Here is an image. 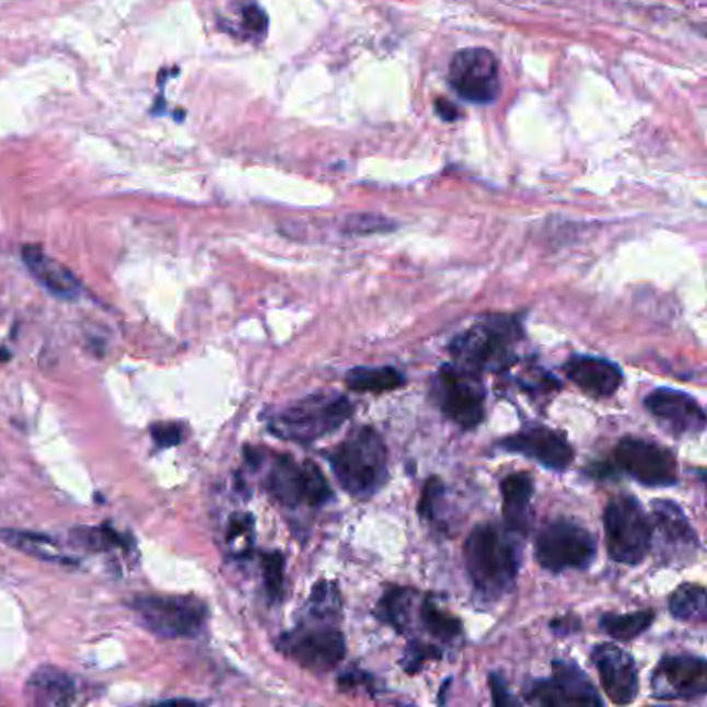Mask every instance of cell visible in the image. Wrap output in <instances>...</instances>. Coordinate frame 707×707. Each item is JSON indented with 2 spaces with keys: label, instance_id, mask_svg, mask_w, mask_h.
<instances>
[{
  "label": "cell",
  "instance_id": "1",
  "mask_svg": "<svg viewBox=\"0 0 707 707\" xmlns=\"http://www.w3.org/2000/svg\"><path fill=\"white\" fill-rule=\"evenodd\" d=\"M521 535L484 523L465 542V565L473 590L486 602H496L512 590L521 567Z\"/></svg>",
  "mask_w": 707,
  "mask_h": 707
},
{
  "label": "cell",
  "instance_id": "2",
  "mask_svg": "<svg viewBox=\"0 0 707 707\" xmlns=\"http://www.w3.org/2000/svg\"><path fill=\"white\" fill-rule=\"evenodd\" d=\"M523 340V324L517 315L494 314L477 320L465 333L452 338L454 366L470 372H502L517 361Z\"/></svg>",
  "mask_w": 707,
  "mask_h": 707
},
{
  "label": "cell",
  "instance_id": "3",
  "mask_svg": "<svg viewBox=\"0 0 707 707\" xmlns=\"http://www.w3.org/2000/svg\"><path fill=\"white\" fill-rule=\"evenodd\" d=\"M328 463L343 490L354 498H370L389 482V452L384 440L368 426L355 430L343 444L328 452Z\"/></svg>",
  "mask_w": 707,
  "mask_h": 707
},
{
  "label": "cell",
  "instance_id": "4",
  "mask_svg": "<svg viewBox=\"0 0 707 707\" xmlns=\"http://www.w3.org/2000/svg\"><path fill=\"white\" fill-rule=\"evenodd\" d=\"M354 415V405L343 394H310L268 419V430L299 444L315 442L336 432Z\"/></svg>",
  "mask_w": 707,
  "mask_h": 707
},
{
  "label": "cell",
  "instance_id": "5",
  "mask_svg": "<svg viewBox=\"0 0 707 707\" xmlns=\"http://www.w3.org/2000/svg\"><path fill=\"white\" fill-rule=\"evenodd\" d=\"M336 623L338 621L303 616L295 629L285 633L278 639V649L301 669L315 674L331 672L343 662L347 653L345 635Z\"/></svg>",
  "mask_w": 707,
  "mask_h": 707
},
{
  "label": "cell",
  "instance_id": "6",
  "mask_svg": "<svg viewBox=\"0 0 707 707\" xmlns=\"http://www.w3.org/2000/svg\"><path fill=\"white\" fill-rule=\"evenodd\" d=\"M606 546L612 560L639 565L653 546V523L633 496H616L604 509Z\"/></svg>",
  "mask_w": 707,
  "mask_h": 707
},
{
  "label": "cell",
  "instance_id": "7",
  "mask_svg": "<svg viewBox=\"0 0 707 707\" xmlns=\"http://www.w3.org/2000/svg\"><path fill=\"white\" fill-rule=\"evenodd\" d=\"M141 627L164 639L196 637L206 625V606L196 598L141 595L131 602Z\"/></svg>",
  "mask_w": 707,
  "mask_h": 707
},
{
  "label": "cell",
  "instance_id": "8",
  "mask_svg": "<svg viewBox=\"0 0 707 707\" xmlns=\"http://www.w3.org/2000/svg\"><path fill=\"white\" fill-rule=\"evenodd\" d=\"M432 393L440 412L463 430H473L482 424L486 391L479 373L454 363L442 366L433 378Z\"/></svg>",
  "mask_w": 707,
  "mask_h": 707
},
{
  "label": "cell",
  "instance_id": "9",
  "mask_svg": "<svg viewBox=\"0 0 707 707\" xmlns=\"http://www.w3.org/2000/svg\"><path fill=\"white\" fill-rule=\"evenodd\" d=\"M598 544L590 531L569 519L552 521L540 531L535 542V558L546 570H583L595 558Z\"/></svg>",
  "mask_w": 707,
  "mask_h": 707
},
{
  "label": "cell",
  "instance_id": "10",
  "mask_svg": "<svg viewBox=\"0 0 707 707\" xmlns=\"http://www.w3.org/2000/svg\"><path fill=\"white\" fill-rule=\"evenodd\" d=\"M268 490L282 507L289 509H317L333 498L331 486L315 463H297L295 459L287 454L276 456L268 475Z\"/></svg>",
  "mask_w": 707,
  "mask_h": 707
},
{
  "label": "cell",
  "instance_id": "11",
  "mask_svg": "<svg viewBox=\"0 0 707 707\" xmlns=\"http://www.w3.org/2000/svg\"><path fill=\"white\" fill-rule=\"evenodd\" d=\"M614 463L635 482L649 488H667L679 482L676 456L644 438H623L614 449Z\"/></svg>",
  "mask_w": 707,
  "mask_h": 707
},
{
  "label": "cell",
  "instance_id": "12",
  "mask_svg": "<svg viewBox=\"0 0 707 707\" xmlns=\"http://www.w3.org/2000/svg\"><path fill=\"white\" fill-rule=\"evenodd\" d=\"M452 90L467 102L490 104L500 94V65L488 48L459 50L449 69Z\"/></svg>",
  "mask_w": 707,
  "mask_h": 707
},
{
  "label": "cell",
  "instance_id": "13",
  "mask_svg": "<svg viewBox=\"0 0 707 707\" xmlns=\"http://www.w3.org/2000/svg\"><path fill=\"white\" fill-rule=\"evenodd\" d=\"M552 679L537 681L528 691V702L537 706H602V697L586 672L567 660L552 664Z\"/></svg>",
  "mask_w": 707,
  "mask_h": 707
},
{
  "label": "cell",
  "instance_id": "14",
  "mask_svg": "<svg viewBox=\"0 0 707 707\" xmlns=\"http://www.w3.org/2000/svg\"><path fill=\"white\" fill-rule=\"evenodd\" d=\"M498 447L502 451L525 454L528 459L544 465L552 472H565L575 459V451L563 433L554 432L550 428L537 426V424L525 426L523 430L500 440Z\"/></svg>",
  "mask_w": 707,
  "mask_h": 707
},
{
  "label": "cell",
  "instance_id": "15",
  "mask_svg": "<svg viewBox=\"0 0 707 707\" xmlns=\"http://www.w3.org/2000/svg\"><path fill=\"white\" fill-rule=\"evenodd\" d=\"M706 662L697 656H667L653 672V695L660 699H695L707 688Z\"/></svg>",
  "mask_w": 707,
  "mask_h": 707
},
{
  "label": "cell",
  "instance_id": "16",
  "mask_svg": "<svg viewBox=\"0 0 707 707\" xmlns=\"http://www.w3.org/2000/svg\"><path fill=\"white\" fill-rule=\"evenodd\" d=\"M653 531H658L660 554L670 563H688L693 560L695 552L699 550V537L691 523L681 511L679 505L670 500H656L653 502Z\"/></svg>",
  "mask_w": 707,
  "mask_h": 707
},
{
  "label": "cell",
  "instance_id": "17",
  "mask_svg": "<svg viewBox=\"0 0 707 707\" xmlns=\"http://www.w3.org/2000/svg\"><path fill=\"white\" fill-rule=\"evenodd\" d=\"M591 660L598 669L602 687L614 704L627 706L637 697V691H639L637 667L625 649L604 644L591 651Z\"/></svg>",
  "mask_w": 707,
  "mask_h": 707
},
{
  "label": "cell",
  "instance_id": "18",
  "mask_svg": "<svg viewBox=\"0 0 707 707\" xmlns=\"http://www.w3.org/2000/svg\"><path fill=\"white\" fill-rule=\"evenodd\" d=\"M646 407L676 436H699L706 430V413L687 393L658 389L646 396Z\"/></svg>",
  "mask_w": 707,
  "mask_h": 707
},
{
  "label": "cell",
  "instance_id": "19",
  "mask_svg": "<svg viewBox=\"0 0 707 707\" xmlns=\"http://www.w3.org/2000/svg\"><path fill=\"white\" fill-rule=\"evenodd\" d=\"M565 373L581 391L593 398L612 396L623 384V372L616 363L602 357L577 355L565 363Z\"/></svg>",
  "mask_w": 707,
  "mask_h": 707
},
{
  "label": "cell",
  "instance_id": "20",
  "mask_svg": "<svg viewBox=\"0 0 707 707\" xmlns=\"http://www.w3.org/2000/svg\"><path fill=\"white\" fill-rule=\"evenodd\" d=\"M23 262L27 270L38 280L39 285L60 299H76L81 293V282L59 259L46 256L36 245L23 247Z\"/></svg>",
  "mask_w": 707,
  "mask_h": 707
},
{
  "label": "cell",
  "instance_id": "21",
  "mask_svg": "<svg viewBox=\"0 0 707 707\" xmlns=\"http://www.w3.org/2000/svg\"><path fill=\"white\" fill-rule=\"evenodd\" d=\"M500 491L507 530L523 537L530 525V505L533 496V479L530 473L517 472L507 475L500 484Z\"/></svg>",
  "mask_w": 707,
  "mask_h": 707
},
{
  "label": "cell",
  "instance_id": "22",
  "mask_svg": "<svg viewBox=\"0 0 707 707\" xmlns=\"http://www.w3.org/2000/svg\"><path fill=\"white\" fill-rule=\"evenodd\" d=\"M27 695L39 706H69L76 702L78 685L65 670L42 667L30 676Z\"/></svg>",
  "mask_w": 707,
  "mask_h": 707
},
{
  "label": "cell",
  "instance_id": "23",
  "mask_svg": "<svg viewBox=\"0 0 707 707\" xmlns=\"http://www.w3.org/2000/svg\"><path fill=\"white\" fill-rule=\"evenodd\" d=\"M345 382H347V389L354 393L382 394L393 393L396 389L405 386L407 380L398 370L382 366V368H354L347 373Z\"/></svg>",
  "mask_w": 707,
  "mask_h": 707
},
{
  "label": "cell",
  "instance_id": "24",
  "mask_svg": "<svg viewBox=\"0 0 707 707\" xmlns=\"http://www.w3.org/2000/svg\"><path fill=\"white\" fill-rule=\"evenodd\" d=\"M0 542H4L7 546H11L15 550L32 554L39 560H53V563H69L71 560L60 552L55 540L39 535V533H32V531L0 530Z\"/></svg>",
  "mask_w": 707,
  "mask_h": 707
},
{
  "label": "cell",
  "instance_id": "25",
  "mask_svg": "<svg viewBox=\"0 0 707 707\" xmlns=\"http://www.w3.org/2000/svg\"><path fill=\"white\" fill-rule=\"evenodd\" d=\"M419 618H421V627L426 629V633L442 641V644H452L461 637L463 633V627H461V621L454 618L451 612H447L444 609H440L433 598H426L419 606Z\"/></svg>",
  "mask_w": 707,
  "mask_h": 707
},
{
  "label": "cell",
  "instance_id": "26",
  "mask_svg": "<svg viewBox=\"0 0 707 707\" xmlns=\"http://www.w3.org/2000/svg\"><path fill=\"white\" fill-rule=\"evenodd\" d=\"M670 614L683 623H706L707 598L702 586H681L670 598Z\"/></svg>",
  "mask_w": 707,
  "mask_h": 707
},
{
  "label": "cell",
  "instance_id": "27",
  "mask_svg": "<svg viewBox=\"0 0 707 707\" xmlns=\"http://www.w3.org/2000/svg\"><path fill=\"white\" fill-rule=\"evenodd\" d=\"M653 616L656 614L651 610H639L630 614H604L600 621V627L604 633H609L612 639L630 641L651 627Z\"/></svg>",
  "mask_w": 707,
  "mask_h": 707
},
{
  "label": "cell",
  "instance_id": "28",
  "mask_svg": "<svg viewBox=\"0 0 707 707\" xmlns=\"http://www.w3.org/2000/svg\"><path fill=\"white\" fill-rule=\"evenodd\" d=\"M262 569H264L266 590H268L273 600H278L280 593H282V583H285V558H282V554L280 552L264 554Z\"/></svg>",
  "mask_w": 707,
  "mask_h": 707
},
{
  "label": "cell",
  "instance_id": "29",
  "mask_svg": "<svg viewBox=\"0 0 707 707\" xmlns=\"http://www.w3.org/2000/svg\"><path fill=\"white\" fill-rule=\"evenodd\" d=\"M227 540L235 548L236 554H245L250 550L254 540V519L250 514H235L231 519Z\"/></svg>",
  "mask_w": 707,
  "mask_h": 707
},
{
  "label": "cell",
  "instance_id": "30",
  "mask_svg": "<svg viewBox=\"0 0 707 707\" xmlns=\"http://www.w3.org/2000/svg\"><path fill=\"white\" fill-rule=\"evenodd\" d=\"M81 535V544L85 548H92V550H108V548H117L120 544V537L118 533L111 530V528H94V530H81L79 531Z\"/></svg>",
  "mask_w": 707,
  "mask_h": 707
},
{
  "label": "cell",
  "instance_id": "31",
  "mask_svg": "<svg viewBox=\"0 0 707 707\" xmlns=\"http://www.w3.org/2000/svg\"><path fill=\"white\" fill-rule=\"evenodd\" d=\"M442 494H444V486L438 477H430L424 486V494H421V502H419V512L424 519H436V511L438 505L442 502Z\"/></svg>",
  "mask_w": 707,
  "mask_h": 707
},
{
  "label": "cell",
  "instance_id": "32",
  "mask_svg": "<svg viewBox=\"0 0 707 707\" xmlns=\"http://www.w3.org/2000/svg\"><path fill=\"white\" fill-rule=\"evenodd\" d=\"M241 18H243L245 30H247L252 36H264V34H266V30H268V18H266V13H264V9H262V7H257V4H247V7L243 9Z\"/></svg>",
  "mask_w": 707,
  "mask_h": 707
},
{
  "label": "cell",
  "instance_id": "33",
  "mask_svg": "<svg viewBox=\"0 0 707 707\" xmlns=\"http://www.w3.org/2000/svg\"><path fill=\"white\" fill-rule=\"evenodd\" d=\"M152 438L157 440L158 447L169 449V447H177L183 438V430L178 428L177 424H157L152 428Z\"/></svg>",
  "mask_w": 707,
  "mask_h": 707
},
{
  "label": "cell",
  "instance_id": "34",
  "mask_svg": "<svg viewBox=\"0 0 707 707\" xmlns=\"http://www.w3.org/2000/svg\"><path fill=\"white\" fill-rule=\"evenodd\" d=\"M490 685L491 695H494V704H496V706H509V704H517V699H512L511 695L507 693V688H505V685H502V681H500V679H498L496 674H491Z\"/></svg>",
  "mask_w": 707,
  "mask_h": 707
},
{
  "label": "cell",
  "instance_id": "35",
  "mask_svg": "<svg viewBox=\"0 0 707 707\" xmlns=\"http://www.w3.org/2000/svg\"><path fill=\"white\" fill-rule=\"evenodd\" d=\"M436 108H438L440 117L444 118V120H454L456 115H459V111H456V108H452L451 104H449L447 100H438Z\"/></svg>",
  "mask_w": 707,
  "mask_h": 707
},
{
  "label": "cell",
  "instance_id": "36",
  "mask_svg": "<svg viewBox=\"0 0 707 707\" xmlns=\"http://www.w3.org/2000/svg\"><path fill=\"white\" fill-rule=\"evenodd\" d=\"M565 627H569V630L579 629V621L569 616V618H560V621L552 623V629L556 630V633H563Z\"/></svg>",
  "mask_w": 707,
  "mask_h": 707
}]
</instances>
